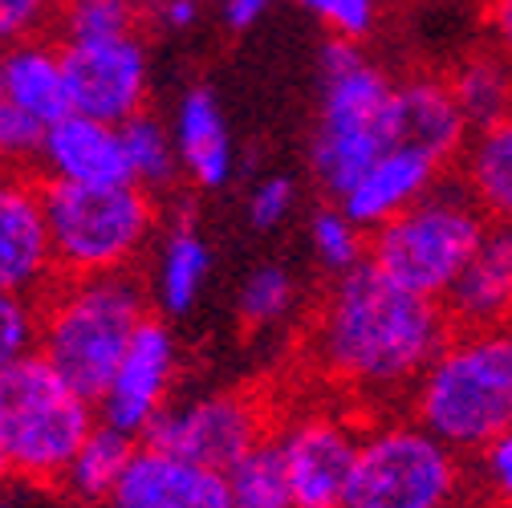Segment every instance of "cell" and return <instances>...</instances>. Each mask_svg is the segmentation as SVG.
<instances>
[{
    "label": "cell",
    "instance_id": "d6a6232c",
    "mask_svg": "<svg viewBox=\"0 0 512 508\" xmlns=\"http://www.w3.org/2000/svg\"><path fill=\"white\" fill-rule=\"evenodd\" d=\"M57 21V0H0V49L53 37Z\"/></svg>",
    "mask_w": 512,
    "mask_h": 508
},
{
    "label": "cell",
    "instance_id": "30bf717a",
    "mask_svg": "<svg viewBox=\"0 0 512 508\" xmlns=\"http://www.w3.org/2000/svg\"><path fill=\"white\" fill-rule=\"evenodd\" d=\"M273 423L277 411L265 395L232 387L200 395L191 403H167V411L147 427L143 443L228 472L236 460H244L273 435Z\"/></svg>",
    "mask_w": 512,
    "mask_h": 508
},
{
    "label": "cell",
    "instance_id": "3957f363",
    "mask_svg": "<svg viewBox=\"0 0 512 508\" xmlns=\"http://www.w3.org/2000/svg\"><path fill=\"white\" fill-rule=\"evenodd\" d=\"M407 415L460 456L512 427V322L452 330L407 395Z\"/></svg>",
    "mask_w": 512,
    "mask_h": 508
},
{
    "label": "cell",
    "instance_id": "5b68a950",
    "mask_svg": "<svg viewBox=\"0 0 512 508\" xmlns=\"http://www.w3.org/2000/svg\"><path fill=\"white\" fill-rule=\"evenodd\" d=\"M496 224L460 179L435 183L423 200L370 232L366 261L411 293L443 301Z\"/></svg>",
    "mask_w": 512,
    "mask_h": 508
},
{
    "label": "cell",
    "instance_id": "4316f807",
    "mask_svg": "<svg viewBox=\"0 0 512 508\" xmlns=\"http://www.w3.org/2000/svg\"><path fill=\"white\" fill-rule=\"evenodd\" d=\"M297 305V281L285 265H256L236 293V322L244 334H265L281 326Z\"/></svg>",
    "mask_w": 512,
    "mask_h": 508
},
{
    "label": "cell",
    "instance_id": "603a6c76",
    "mask_svg": "<svg viewBox=\"0 0 512 508\" xmlns=\"http://www.w3.org/2000/svg\"><path fill=\"white\" fill-rule=\"evenodd\" d=\"M443 78L472 131H484V126L512 114V61L488 41L460 53L443 70Z\"/></svg>",
    "mask_w": 512,
    "mask_h": 508
},
{
    "label": "cell",
    "instance_id": "7c38bea8",
    "mask_svg": "<svg viewBox=\"0 0 512 508\" xmlns=\"http://www.w3.org/2000/svg\"><path fill=\"white\" fill-rule=\"evenodd\" d=\"M175 370H179V350H175V334L167 326L163 313H147V322L139 326V334L126 346L114 378L106 383L98 407V423L143 439L147 427L167 411L171 403V387H175Z\"/></svg>",
    "mask_w": 512,
    "mask_h": 508
},
{
    "label": "cell",
    "instance_id": "ab89813d",
    "mask_svg": "<svg viewBox=\"0 0 512 508\" xmlns=\"http://www.w3.org/2000/svg\"><path fill=\"white\" fill-rule=\"evenodd\" d=\"M13 484V464H9V452H5V439H0V492Z\"/></svg>",
    "mask_w": 512,
    "mask_h": 508
},
{
    "label": "cell",
    "instance_id": "8d00e7d4",
    "mask_svg": "<svg viewBox=\"0 0 512 508\" xmlns=\"http://www.w3.org/2000/svg\"><path fill=\"white\" fill-rule=\"evenodd\" d=\"M480 29L484 41L512 61V0H480Z\"/></svg>",
    "mask_w": 512,
    "mask_h": 508
},
{
    "label": "cell",
    "instance_id": "f1b7e54d",
    "mask_svg": "<svg viewBox=\"0 0 512 508\" xmlns=\"http://www.w3.org/2000/svg\"><path fill=\"white\" fill-rule=\"evenodd\" d=\"M309 244H313V257L330 277H342L358 265H366V252H370V232L358 228L338 204L330 208H317L309 220Z\"/></svg>",
    "mask_w": 512,
    "mask_h": 508
},
{
    "label": "cell",
    "instance_id": "52a82bcc",
    "mask_svg": "<svg viewBox=\"0 0 512 508\" xmlns=\"http://www.w3.org/2000/svg\"><path fill=\"white\" fill-rule=\"evenodd\" d=\"M41 183L61 277L135 269L159 228V196L139 183Z\"/></svg>",
    "mask_w": 512,
    "mask_h": 508
},
{
    "label": "cell",
    "instance_id": "b9f144b4",
    "mask_svg": "<svg viewBox=\"0 0 512 508\" xmlns=\"http://www.w3.org/2000/svg\"><path fill=\"white\" fill-rule=\"evenodd\" d=\"M0 61H5V49H0Z\"/></svg>",
    "mask_w": 512,
    "mask_h": 508
},
{
    "label": "cell",
    "instance_id": "836d02e7",
    "mask_svg": "<svg viewBox=\"0 0 512 508\" xmlns=\"http://www.w3.org/2000/svg\"><path fill=\"white\" fill-rule=\"evenodd\" d=\"M293 204H297V183L289 175H269L248 196V224L256 232H273L293 216Z\"/></svg>",
    "mask_w": 512,
    "mask_h": 508
},
{
    "label": "cell",
    "instance_id": "277c9868",
    "mask_svg": "<svg viewBox=\"0 0 512 508\" xmlns=\"http://www.w3.org/2000/svg\"><path fill=\"white\" fill-rule=\"evenodd\" d=\"M322 110L309 139V167L322 192L338 200L346 187L391 147L395 78L366 57L362 41L330 37L322 45Z\"/></svg>",
    "mask_w": 512,
    "mask_h": 508
},
{
    "label": "cell",
    "instance_id": "ac0fdd59",
    "mask_svg": "<svg viewBox=\"0 0 512 508\" xmlns=\"http://www.w3.org/2000/svg\"><path fill=\"white\" fill-rule=\"evenodd\" d=\"M452 330H484L512 322V228H492L480 252L443 293Z\"/></svg>",
    "mask_w": 512,
    "mask_h": 508
},
{
    "label": "cell",
    "instance_id": "ba28073f",
    "mask_svg": "<svg viewBox=\"0 0 512 508\" xmlns=\"http://www.w3.org/2000/svg\"><path fill=\"white\" fill-rule=\"evenodd\" d=\"M464 456L411 415L366 419L346 508H456Z\"/></svg>",
    "mask_w": 512,
    "mask_h": 508
},
{
    "label": "cell",
    "instance_id": "f35d334b",
    "mask_svg": "<svg viewBox=\"0 0 512 508\" xmlns=\"http://www.w3.org/2000/svg\"><path fill=\"white\" fill-rule=\"evenodd\" d=\"M57 488H41V500H33V504H13V500H5V496H0V508H78L66 492H61V496H53Z\"/></svg>",
    "mask_w": 512,
    "mask_h": 508
},
{
    "label": "cell",
    "instance_id": "f546056e",
    "mask_svg": "<svg viewBox=\"0 0 512 508\" xmlns=\"http://www.w3.org/2000/svg\"><path fill=\"white\" fill-rule=\"evenodd\" d=\"M45 143V122L0 98V171H37Z\"/></svg>",
    "mask_w": 512,
    "mask_h": 508
},
{
    "label": "cell",
    "instance_id": "7402d4cb",
    "mask_svg": "<svg viewBox=\"0 0 512 508\" xmlns=\"http://www.w3.org/2000/svg\"><path fill=\"white\" fill-rule=\"evenodd\" d=\"M456 179L492 224L512 228V114L484 131H472L456 163Z\"/></svg>",
    "mask_w": 512,
    "mask_h": 508
},
{
    "label": "cell",
    "instance_id": "d6986e66",
    "mask_svg": "<svg viewBox=\"0 0 512 508\" xmlns=\"http://www.w3.org/2000/svg\"><path fill=\"white\" fill-rule=\"evenodd\" d=\"M171 139L179 151L183 179L200 192H220L236 171V143L228 131V118L208 86H191L179 98Z\"/></svg>",
    "mask_w": 512,
    "mask_h": 508
},
{
    "label": "cell",
    "instance_id": "83f0119b",
    "mask_svg": "<svg viewBox=\"0 0 512 508\" xmlns=\"http://www.w3.org/2000/svg\"><path fill=\"white\" fill-rule=\"evenodd\" d=\"M224 476H228L232 508H297L273 439H265L261 448H252L244 460H236Z\"/></svg>",
    "mask_w": 512,
    "mask_h": 508
},
{
    "label": "cell",
    "instance_id": "5bb4252c",
    "mask_svg": "<svg viewBox=\"0 0 512 508\" xmlns=\"http://www.w3.org/2000/svg\"><path fill=\"white\" fill-rule=\"evenodd\" d=\"M102 508H232L220 468L139 443Z\"/></svg>",
    "mask_w": 512,
    "mask_h": 508
},
{
    "label": "cell",
    "instance_id": "7a4b0ae2",
    "mask_svg": "<svg viewBox=\"0 0 512 508\" xmlns=\"http://www.w3.org/2000/svg\"><path fill=\"white\" fill-rule=\"evenodd\" d=\"M37 309V354L90 403L102 399L126 346L147 322V313H155L151 293L135 269L57 277L37 297Z\"/></svg>",
    "mask_w": 512,
    "mask_h": 508
},
{
    "label": "cell",
    "instance_id": "8fae6325",
    "mask_svg": "<svg viewBox=\"0 0 512 508\" xmlns=\"http://www.w3.org/2000/svg\"><path fill=\"white\" fill-rule=\"evenodd\" d=\"M61 70H66V94L74 114L122 126L126 118L147 110L151 70L143 37L70 41L61 45Z\"/></svg>",
    "mask_w": 512,
    "mask_h": 508
},
{
    "label": "cell",
    "instance_id": "d590c367",
    "mask_svg": "<svg viewBox=\"0 0 512 508\" xmlns=\"http://www.w3.org/2000/svg\"><path fill=\"white\" fill-rule=\"evenodd\" d=\"M204 0H147V21L167 33H187L200 25Z\"/></svg>",
    "mask_w": 512,
    "mask_h": 508
},
{
    "label": "cell",
    "instance_id": "8992f818",
    "mask_svg": "<svg viewBox=\"0 0 512 508\" xmlns=\"http://www.w3.org/2000/svg\"><path fill=\"white\" fill-rule=\"evenodd\" d=\"M94 427L98 407L78 395L41 354L0 370V439L17 484L61 488V476Z\"/></svg>",
    "mask_w": 512,
    "mask_h": 508
},
{
    "label": "cell",
    "instance_id": "ffe728a7",
    "mask_svg": "<svg viewBox=\"0 0 512 508\" xmlns=\"http://www.w3.org/2000/svg\"><path fill=\"white\" fill-rule=\"evenodd\" d=\"M0 98H9L45 126L66 118L70 94H66V70H61V45L53 37L9 45L5 61H0Z\"/></svg>",
    "mask_w": 512,
    "mask_h": 508
},
{
    "label": "cell",
    "instance_id": "484cf974",
    "mask_svg": "<svg viewBox=\"0 0 512 508\" xmlns=\"http://www.w3.org/2000/svg\"><path fill=\"white\" fill-rule=\"evenodd\" d=\"M147 25V0H57L53 41H114L139 37Z\"/></svg>",
    "mask_w": 512,
    "mask_h": 508
},
{
    "label": "cell",
    "instance_id": "e0dca14e",
    "mask_svg": "<svg viewBox=\"0 0 512 508\" xmlns=\"http://www.w3.org/2000/svg\"><path fill=\"white\" fill-rule=\"evenodd\" d=\"M439 167L407 147H387L346 192L334 200L358 228L374 232L378 224H387L391 216H399L403 208H411L415 200H423L431 187L439 183Z\"/></svg>",
    "mask_w": 512,
    "mask_h": 508
},
{
    "label": "cell",
    "instance_id": "4fadbf2b",
    "mask_svg": "<svg viewBox=\"0 0 512 508\" xmlns=\"http://www.w3.org/2000/svg\"><path fill=\"white\" fill-rule=\"evenodd\" d=\"M57 277L41 175L0 171V289L37 301Z\"/></svg>",
    "mask_w": 512,
    "mask_h": 508
},
{
    "label": "cell",
    "instance_id": "4dcf8cb0",
    "mask_svg": "<svg viewBox=\"0 0 512 508\" xmlns=\"http://www.w3.org/2000/svg\"><path fill=\"white\" fill-rule=\"evenodd\" d=\"M37 330H41L37 301L0 289V370L37 354Z\"/></svg>",
    "mask_w": 512,
    "mask_h": 508
},
{
    "label": "cell",
    "instance_id": "cb8c5ba5",
    "mask_svg": "<svg viewBox=\"0 0 512 508\" xmlns=\"http://www.w3.org/2000/svg\"><path fill=\"white\" fill-rule=\"evenodd\" d=\"M135 448H139V439H131V435H122V431L98 423L86 435V443L78 448V456L70 460L66 476H61V492H66L78 508H102L106 496L114 492L122 468L131 464Z\"/></svg>",
    "mask_w": 512,
    "mask_h": 508
},
{
    "label": "cell",
    "instance_id": "9c48e42d",
    "mask_svg": "<svg viewBox=\"0 0 512 508\" xmlns=\"http://www.w3.org/2000/svg\"><path fill=\"white\" fill-rule=\"evenodd\" d=\"M362 431L366 415L354 407H305L273 423L269 439L297 508H346Z\"/></svg>",
    "mask_w": 512,
    "mask_h": 508
},
{
    "label": "cell",
    "instance_id": "e575fe53",
    "mask_svg": "<svg viewBox=\"0 0 512 508\" xmlns=\"http://www.w3.org/2000/svg\"><path fill=\"white\" fill-rule=\"evenodd\" d=\"M476 460L484 492L496 500V508H512V427H504L484 452H476Z\"/></svg>",
    "mask_w": 512,
    "mask_h": 508
},
{
    "label": "cell",
    "instance_id": "6da1fadb",
    "mask_svg": "<svg viewBox=\"0 0 512 508\" xmlns=\"http://www.w3.org/2000/svg\"><path fill=\"white\" fill-rule=\"evenodd\" d=\"M452 334L439 301L403 289L370 261L334 277L305 326V362L322 383L370 419L407 403L419 374Z\"/></svg>",
    "mask_w": 512,
    "mask_h": 508
},
{
    "label": "cell",
    "instance_id": "1f68e13d",
    "mask_svg": "<svg viewBox=\"0 0 512 508\" xmlns=\"http://www.w3.org/2000/svg\"><path fill=\"white\" fill-rule=\"evenodd\" d=\"M293 5H301L313 21L330 29V37L342 41H366L382 17V0H293Z\"/></svg>",
    "mask_w": 512,
    "mask_h": 508
},
{
    "label": "cell",
    "instance_id": "60d3db41",
    "mask_svg": "<svg viewBox=\"0 0 512 508\" xmlns=\"http://www.w3.org/2000/svg\"><path fill=\"white\" fill-rule=\"evenodd\" d=\"M399 5H415V0H399Z\"/></svg>",
    "mask_w": 512,
    "mask_h": 508
},
{
    "label": "cell",
    "instance_id": "74e56055",
    "mask_svg": "<svg viewBox=\"0 0 512 508\" xmlns=\"http://www.w3.org/2000/svg\"><path fill=\"white\" fill-rule=\"evenodd\" d=\"M273 9H277V0H220L224 25H228L232 33H248L252 25H261Z\"/></svg>",
    "mask_w": 512,
    "mask_h": 508
},
{
    "label": "cell",
    "instance_id": "2e32d148",
    "mask_svg": "<svg viewBox=\"0 0 512 508\" xmlns=\"http://www.w3.org/2000/svg\"><path fill=\"white\" fill-rule=\"evenodd\" d=\"M37 175L53 183H135L122 147V126L74 110L45 126Z\"/></svg>",
    "mask_w": 512,
    "mask_h": 508
},
{
    "label": "cell",
    "instance_id": "44dd1931",
    "mask_svg": "<svg viewBox=\"0 0 512 508\" xmlns=\"http://www.w3.org/2000/svg\"><path fill=\"white\" fill-rule=\"evenodd\" d=\"M212 277V248L204 240V232L196 228L187 212H179L163 236L159 261H155V277L147 285L155 313L163 317H183L196 309L204 285Z\"/></svg>",
    "mask_w": 512,
    "mask_h": 508
},
{
    "label": "cell",
    "instance_id": "9a60e30c",
    "mask_svg": "<svg viewBox=\"0 0 512 508\" xmlns=\"http://www.w3.org/2000/svg\"><path fill=\"white\" fill-rule=\"evenodd\" d=\"M472 139L443 74H407L391 94V147H407L431 159L439 171L456 167Z\"/></svg>",
    "mask_w": 512,
    "mask_h": 508
},
{
    "label": "cell",
    "instance_id": "d4e9b609",
    "mask_svg": "<svg viewBox=\"0 0 512 508\" xmlns=\"http://www.w3.org/2000/svg\"><path fill=\"white\" fill-rule=\"evenodd\" d=\"M122 147H126V163H131V179L147 187L151 196H167L183 179L171 126H163L151 110H139L135 118L122 122Z\"/></svg>",
    "mask_w": 512,
    "mask_h": 508
}]
</instances>
